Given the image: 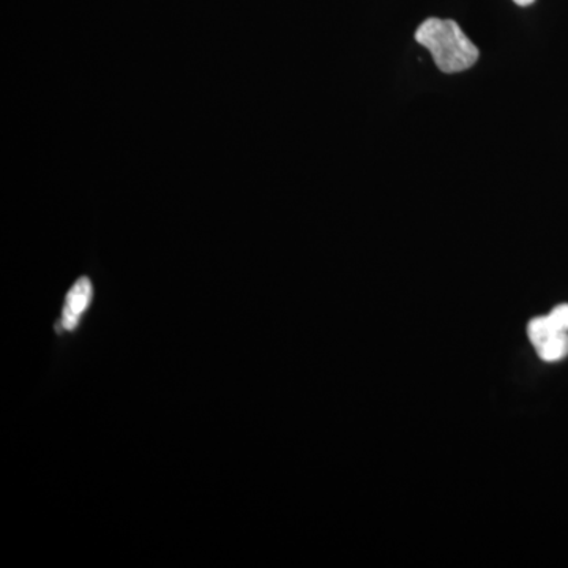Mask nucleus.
I'll use <instances>...</instances> for the list:
<instances>
[{
    "label": "nucleus",
    "mask_w": 568,
    "mask_h": 568,
    "mask_svg": "<svg viewBox=\"0 0 568 568\" xmlns=\"http://www.w3.org/2000/svg\"><path fill=\"white\" fill-rule=\"evenodd\" d=\"M418 44L432 52L437 69L444 73L469 70L478 61V50L457 22L429 18L418 26Z\"/></svg>",
    "instance_id": "obj_1"
},
{
    "label": "nucleus",
    "mask_w": 568,
    "mask_h": 568,
    "mask_svg": "<svg viewBox=\"0 0 568 568\" xmlns=\"http://www.w3.org/2000/svg\"><path fill=\"white\" fill-rule=\"evenodd\" d=\"M560 334H568V304L556 306L549 315L536 317L528 325V335L534 347Z\"/></svg>",
    "instance_id": "obj_2"
},
{
    "label": "nucleus",
    "mask_w": 568,
    "mask_h": 568,
    "mask_svg": "<svg viewBox=\"0 0 568 568\" xmlns=\"http://www.w3.org/2000/svg\"><path fill=\"white\" fill-rule=\"evenodd\" d=\"M92 294L91 280L85 278V276L73 284L69 295H67L65 306H63L61 324L65 331H73L80 324L82 313L91 305Z\"/></svg>",
    "instance_id": "obj_3"
},
{
    "label": "nucleus",
    "mask_w": 568,
    "mask_h": 568,
    "mask_svg": "<svg viewBox=\"0 0 568 568\" xmlns=\"http://www.w3.org/2000/svg\"><path fill=\"white\" fill-rule=\"evenodd\" d=\"M538 357L544 362H559L568 355V334H560L548 338L536 347Z\"/></svg>",
    "instance_id": "obj_4"
},
{
    "label": "nucleus",
    "mask_w": 568,
    "mask_h": 568,
    "mask_svg": "<svg viewBox=\"0 0 568 568\" xmlns=\"http://www.w3.org/2000/svg\"><path fill=\"white\" fill-rule=\"evenodd\" d=\"M515 3H517V6L519 7H529V6H532L534 2H536V0H514Z\"/></svg>",
    "instance_id": "obj_5"
}]
</instances>
